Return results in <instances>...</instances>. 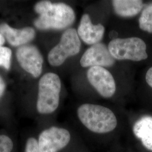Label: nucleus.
I'll return each instance as SVG.
<instances>
[{
    "label": "nucleus",
    "mask_w": 152,
    "mask_h": 152,
    "mask_svg": "<svg viewBox=\"0 0 152 152\" xmlns=\"http://www.w3.org/2000/svg\"><path fill=\"white\" fill-rule=\"evenodd\" d=\"M39 15L34 21V26L40 30H60L71 26L76 19L73 9L64 3H52L42 1L34 6Z\"/></svg>",
    "instance_id": "nucleus-1"
},
{
    "label": "nucleus",
    "mask_w": 152,
    "mask_h": 152,
    "mask_svg": "<svg viewBox=\"0 0 152 152\" xmlns=\"http://www.w3.org/2000/svg\"><path fill=\"white\" fill-rule=\"evenodd\" d=\"M77 115L82 124L95 133H108L114 130L117 125L114 113L102 105L82 104L77 109Z\"/></svg>",
    "instance_id": "nucleus-2"
},
{
    "label": "nucleus",
    "mask_w": 152,
    "mask_h": 152,
    "mask_svg": "<svg viewBox=\"0 0 152 152\" xmlns=\"http://www.w3.org/2000/svg\"><path fill=\"white\" fill-rule=\"evenodd\" d=\"M61 81L54 73L42 76L38 84L37 109L41 114H50L58 108L59 104Z\"/></svg>",
    "instance_id": "nucleus-3"
},
{
    "label": "nucleus",
    "mask_w": 152,
    "mask_h": 152,
    "mask_svg": "<svg viewBox=\"0 0 152 152\" xmlns=\"http://www.w3.org/2000/svg\"><path fill=\"white\" fill-rule=\"evenodd\" d=\"M108 49L112 56L117 60L139 61L148 58L146 44L138 37L112 39L109 44Z\"/></svg>",
    "instance_id": "nucleus-4"
},
{
    "label": "nucleus",
    "mask_w": 152,
    "mask_h": 152,
    "mask_svg": "<svg viewBox=\"0 0 152 152\" xmlns=\"http://www.w3.org/2000/svg\"><path fill=\"white\" fill-rule=\"evenodd\" d=\"M81 46V42L76 29H66L63 33L59 43L49 52L50 64L54 66L61 65L68 58L78 54Z\"/></svg>",
    "instance_id": "nucleus-5"
},
{
    "label": "nucleus",
    "mask_w": 152,
    "mask_h": 152,
    "mask_svg": "<svg viewBox=\"0 0 152 152\" xmlns=\"http://www.w3.org/2000/svg\"><path fill=\"white\" fill-rule=\"evenodd\" d=\"M70 132L65 129L51 127L39 135L38 145L41 152H58L64 148L71 140Z\"/></svg>",
    "instance_id": "nucleus-6"
},
{
    "label": "nucleus",
    "mask_w": 152,
    "mask_h": 152,
    "mask_svg": "<svg viewBox=\"0 0 152 152\" xmlns=\"http://www.w3.org/2000/svg\"><path fill=\"white\" fill-rule=\"evenodd\" d=\"M88 81L103 98H111L116 90V85L112 75L102 66H92L87 72Z\"/></svg>",
    "instance_id": "nucleus-7"
},
{
    "label": "nucleus",
    "mask_w": 152,
    "mask_h": 152,
    "mask_svg": "<svg viewBox=\"0 0 152 152\" xmlns=\"http://www.w3.org/2000/svg\"><path fill=\"white\" fill-rule=\"evenodd\" d=\"M16 58L20 66L25 70L37 78L42 73L43 57L38 49L33 45H23L16 51Z\"/></svg>",
    "instance_id": "nucleus-8"
},
{
    "label": "nucleus",
    "mask_w": 152,
    "mask_h": 152,
    "mask_svg": "<svg viewBox=\"0 0 152 152\" xmlns=\"http://www.w3.org/2000/svg\"><path fill=\"white\" fill-rule=\"evenodd\" d=\"M115 59L110 54L105 45L98 43L92 45L83 54L80 60L82 67H110L114 65Z\"/></svg>",
    "instance_id": "nucleus-9"
},
{
    "label": "nucleus",
    "mask_w": 152,
    "mask_h": 152,
    "mask_svg": "<svg viewBox=\"0 0 152 152\" xmlns=\"http://www.w3.org/2000/svg\"><path fill=\"white\" fill-rule=\"evenodd\" d=\"M105 28L101 24L94 25L91 21L88 14L83 15L77 29L79 37L87 45L98 44L102 39Z\"/></svg>",
    "instance_id": "nucleus-10"
},
{
    "label": "nucleus",
    "mask_w": 152,
    "mask_h": 152,
    "mask_svg": "<svg viewBox=\"0 0 152 152\" xmlns=\"http://www.w3.org/2000/svg\"><path fill=\"white\" fill-rule=\"evenodd\" d=\"M0 33L7 39L9 43L14 46H19L27 44L33 40L36 32L31 27H26L17 29L4 23L0 25Z\"/></svg>",
    "instance_id": "nucleus-11"
},
{
    "label": "nucleus",
    "mask_w": 152,
    "mask_h": 152,
    "mask_svg": "<svg viewBox=\"0 0 152 152\" xmlns=\"http://www.w3.org/2000/svg\"><path fill=\"white\" fill-rule=\"evenodd\" d=\"M135 135L141 139L143 145L152 151V117L145 116L137 121L134 126Z\"/></svg>",
    "instance_id": "nucleus-12"
},
{
    "label": "nucleus",
    "mask_w": 152,
    "mask_h": 152,
    "mask_svg": "<svg viewBox=\"0 0 152 152\" xmlns=\"http://www.w3.org/2000/svg\"><path fill=\"white\" fill-rule=\"evenodd\" d=\"M114 12L122 17H132L141 11L143 3L140 0H114L112 1Z\"/></svg>",
    "instance_id": "nucleus-13"
},
{
    "label": "nucleus",
    "mask_w": 152,
    "mask_h": 152,
    "mask_svg": "<svg viewBox=\"0 0 152 152\" xmlns=\"http://www.w3.org/2000/svg\"><path fill=\"white\" fill-rule=\"evenodd\" d=\"M139 23L141 30L152 33V4L147 5L142 11Z\"/></svg>",
    "instance_id": "nucleus-14"
},
{
    "label": "nucleus",
    "mask_w": 152,
    "mask_h": 152,
    "mask_svg": "<svg viewBox=\"0 0 152 152\" xmlns=\"http://www.w3.org/2000/svg\"><path fill=\"white\" fill-rule=\"evenodd\" d=\"M11 55V49L7 47H0V66H2L6 70L10 69Z\"/></svg>",
    "instance_id": "nucleus-15"
},
{
    "label": "nucleus",
    "mask_w": 152,
    "mask_h": 152,
    "mask_svg": "<svg viewBox=\"0 0 152 152\" xmlns=\"http://www.w3.org/2000/svg\"><path fill=\"white\" fill-rule=\"evenodd\" d=\"M14 144L10 137L5 135H0V152H11Z\"/></svg>",
    "instance_id": "nucleus-16"
},
{
    "label": "nucleus",
    "mask_w": 152,
    "mask_h": 152,
    "mask_svg": "<svg viewBox=\"0 0 152 152\" xmlns=\"http://www.w3.org/2000/svg\"><path fill=\"white\" fill-rule=\"evenodd\" d=\"M25 152H41L38 141L34 137H29L27 141Z\"/></svg>",
    "instance_id": "nucleus-17"
},
{
    "label": "nucleus",
    "mask_w": 152,
    "mask_h": 152,
    "mask_svg": "<svg viewBox=\"0 0 152 152\" xmlns=\"http://www.w3.org/2000/svg\"><path fill=\"white\" fill-rule=\"evenodd\" d=\"M145 79L147 83L152 88V66L147 71Z\"/></svg>",
    "instance_id": "nucleus-18"
},
{
    "label": "nucleus",
    "mask_w": 152,
    "mask_h": 152,
    "mask_svg": "<svg viewBox=\"0 0 152 152\" xmlns=\"http://www.w3.org/2000/svg\"><path fill=\"white\" fill-rule=\"evenodd\" d=\"M5 90V84L3 79L0 76V98L3 95Z\"/></svg>",
    "instance_id": "nucleus-19"
},
{
    "label": "nucleus",
    "mask_w": 152,
    "mask_h": 152,
    "mask_svg": "<svg viewBox=\"0 0 152 152\" xmlns=\"http://www.w3.org/2000/svg\"><path fill=\"white\" fill-rule=\"evenodd\" d=\"M117 35H118V33H117L115 31H111V32H110L109 37H110V38H112L113 39H114L117 38L116 37H117Z\"/></svg>",
    "instance_id": "nucleus-20"
},
{
    "label": "nucleus",
    "mask_w": 152,
    "mask_h": 152,
    "mask_svg": "<svg viewBox=\"0 0 152 152\" xmlns=\"http://www.w3.org/2000/svg\"><path fill=\"white\" fill-rule=\"evenodd\" d=\"M5 42V38L4 37V36L0 33V47L2 46V45L4 44Z\"/></svg>",
    "instance_id": "nucleus-21"
}]
</instances>
